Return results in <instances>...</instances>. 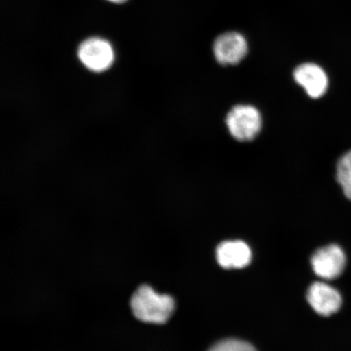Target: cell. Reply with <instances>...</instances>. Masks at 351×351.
Returning <instances> with one entry per match:
<instances>
[{
	"label": "cell",
	"instance_id": "9",
	"mask_svg": "<svg viewBox=\"0 0 351 351\" xmlns=\"http://www.w3.org/2000/svg\"><path fill=\"white\" fill-rule=\"evenodd\" d=\"M336 178L345 196L351 200V150L337 162Z\"/></svg>",
	"mask_w": 351,
	"mask_h": 351
},
{
	"label": "cell",
	"instance_id": "4",
	"mask_svg": "<svg viewBox=\"0 0 351 351\" xmlns=\"http://www.w3.org/2000/svg\"><path fill=\"white\" fill-rule=\"evenodd\" d=\"M315 274L324 280L339 278L346 265V254L339 245L331 244L317 250L311 258Z\"/></svg>",
	"mask_w": 351,
	"mask_h": 351
},
{
	"label": "cell",
	"instance_id": "1",
	"mask_svg": "<svg viewBox=\"0 0 351 351\" xmlns=\"http://www.w3.org/2000/svg\"><path fill=\"white\" fill-rule=\"evenodd\" d=\"M130 306L136 318L145 323L165 324L175 310L173 298L157 293L143 285L132 295Z\"/></svg>",
	"mask_w": 351,
	"mask_h": 351
},
{
	"label": "cell",
	"instance_id": "3",
	"mask_svg": "<svg viewBox=\"0 0 351 351\" xmlns=\"http://www.w3.org/2000/svg\"><path fill=\"white\" fill-rule=\"evenodd\" d=\"M77 55L86 68L96 73L108 69L115 58L111 44L98 37L83 41L78 47Z\"/></svg>",
	"mask_w": 351,
	"mask_h": 351
},
{
	"label": "cell",
	"instance_id": "2",
	"mask_svg": "<svg viewBox=\"0 0 351 351\" xmlns=\"http://www.w3.org/2000/svg\"><path fill=\"white\" fill-rule=\"evenodd\" d=\"M226 121L232 137L239 142L252 141L261 130V112L252 105H237L228 113Z\"/></svg>",
	"mask_w": 351,
	"mask_h": 351
},
{
	"label": "cell",
	"instance_id": "6",
	"mask_svg": "<svg viewBox=\"0 0 351 351\" xmlns=\"http://www.w3.org/2000/svg\"><path fill=\"white\" fill-rule=\"evenodd\" d=\"M307 301L315 313L322 317H330L339 311L342 297L337 289L324 282H315L307 291Z\"/></svg>",
	"mask_w": 351,
	"mask_h": 351
},
{
	"label": "cell",
	"instance_id": "5",
	"mask_svg": "<svg viewBox=\"0 0 351 351\" xmlns=\"http://www.w3.org/2000/svg\"><path fill=\"white\" fill-rule=\"evenodd\" d=\"M247 42L239 33L228 32L221 34L214 42V56L217 62L222 65L239 64L247 56Z\"/></svg>",
	"mask_w": 351,
	"mask_h": 351
},
{
	"label": "cell",
	"instance_id": "10",
	"mask_svg": "<svg viewBox=\"0 0 351 351\" xmlns=\"http://www.w3.org/2000/svg\"><path fill=\"white\" fill-rule=\"evenodd\" d=\"M208 351H257L249 342L239 339H226L215 344Z\"/></svg>",
	"mask_w": 351,
	"mask_h": 351
},
{
	"label": "cell",
	"instance_id": "11",
	"mask_svg": "<svg viewBox=\"0 0 351 351\" xmlns=\"http://www.w3.org/2000/svg\"><path fill=\"white\" fill-rule=\"evenodd\" d=\"M108 1L113 3L120 4L126 2L127 0H108Z\"/></svg>",
	"mask_w": 351,
	"mask_h": 351
},
{
	"label": "cell",
	"instance_id": "7",
	"mask_svg": "<svg viewBox=\"0 0 351 351\" xmlns=\"http://www.w3.org/2000/svg\"><path fill=\"white\" fill-rule=\"evenodd\" d=\"M293 78L306 94L313 99H319L326 93L328 86L327 74L319 65L306 63L295 69Z\"/></svg>",
	"mask_w": 351,
	"mask_h": 351
},
{
	"label": "cell",
	"instance_id": "8",
	"mask_svg": "<svg viewBox=\"0 0 351 351\" xmlns=\"http://www.w3.org/2000/svg\"><path fill=\"white\" fill-rule=\"evenodd\" d=\"M252 258L251 249L243 241H223L217 249V261L223 269H243L251 263Z\"/></svg>",
	"mask_w": 351,
	"mask_h": 351
}]
</instances>
